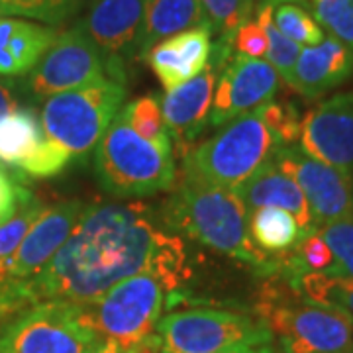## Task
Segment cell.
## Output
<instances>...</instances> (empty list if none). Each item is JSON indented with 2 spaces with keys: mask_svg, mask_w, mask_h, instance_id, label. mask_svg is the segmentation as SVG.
Masks as SVG:
<instances>
[{
  "mask_svg": "<svg viewBox=\"0 0 353 353\" xmlns=\"http://www.w3.org/2000/svg\"><path fill=\"white\" fill-rule=\"evenodd\" d=\"M139 273H157L183 289L190 279L183 240L150 204H87L71 236L38 275L0 281V318L48 301L92 303Z\"/></svg>",
  "mask_w": 353,
  "mask_h": 353,
  "instance_id": "6da1fadb",
  "label": "cell"
},
{
  "mask_svg": "<svg viewBox=\"0 0 353 353\" xmlns=\"http://www.w3.org/2000/svg\"><path fill=\"white\" fill-rule=\"evenodd\" d=\"M250 210L236 190L185 173L165 201L161 220L171 232L185 234L228 257L253 267L261 277H277L279 255H267L250 238Z\"/></svg>",
  "mask_w": 353,
  "mask_h": 353,
  "instance_id": "7a4b0ae2",
  "label": "cell"
},
{
  "mask_svg": "<svg viewBox=\"0 0 353 353\" xmlns=\"http://www.w3.org/2000/svg\"><path fill=\"white\" fill-rule=\"evenodd\" d=\"M279 353H352L353 318L306 301L285 279L269 277L255 312Z\"/></svg>",
  "mask_w": 353,
  "mask_h": 353,
  "instance_id": "3957f363",
  "label": "cell"
},
{
  "mask_svg": "<svg viewBox=\"0 0 353 353\" xmlns=\"http://www.w3.org/2000/svg\"><path fill=\"white\" fill-rule=\"evenodd\" d=\"M94 176L116 199L153 196L175 185L173 148L141 138L118 112L94 150Z\"/></svg>",
  "mask_w": 353,
  "mask_h": 353,
  "instance_id": "277c9868",
  "label": "cell"
},
{
  "mask_svg": "<svg viewBox=\"0 0 353 353\" xmlns=\"http://www.w3.org/2000/svg\"><path fill=\"white\" fill-rule=\"evenodd\" d=\"M171 283L157 273H139L108 289L101 299L81 304L88 324L126 350H138L157 338L167 303H175Z\"/></svg>",
  "mask_w": 353,
  "mask_h": 353,
  "instance_id": "5b68a950",
  "label": "cell"
},
{
  "mask_svg": "<svg viewBox=\"0 0 353 353\" xmlns=\"http://www.w3.org/2000/svg\"><path fill=\"white\" fill-rule=\"evenodd\" d=\"M281 148L257 110L228 122L214 138L194 145L183 157V171L238 190L261 167L271 163Z\"/></svg>",
  "mask_w": 353,
  "mask_h": 353,
  "instance_id": "8992f818",
  "label": "cell"
},
{
  "mask_svg": "<svg viewBox=\"0 0 353 353\" xmlns=\"http://www.w3.org/2000/svg\"><path fill=\"white\" fill-rule=\"evenodd\" d=\"M124 99L126 85L104 77L46 99L39 120L48 138L65 148L75 161H85L118 116Z\"/></svg>",
  "mask_w": 353,
  "mask_h": 353,
  "instance_id": "52a82bcc",
  "label": "cell"
},
{
  "mask_svg": "<svg viewBox=\"0 0 353 353\" xmlns=\"http://www.w3.org/2000/svg\"><path fill=\"white\" fill-rule=\"evenodd\" d=\"M161 353H224L275 345L255 314L230 308H181L157 324Z\"/></svg>",
  "mask_w": 353,
  "mask_h": 353,
  "instance_id": "ba28073f",
  "label": "cell"
},
{
  "mask_svg": "<svg viewBox=\"0 0 353 353\" xmlns=\"http://www.w3.org/2000/svg\"><path fill=\"white\" fill-rule=\"evenodd\" d=\"M101 340L81 304H32L0 324V353H92Z\"/></svg>",
  "mask_w": 353,
  "mask_h": 353,
  "instance_id": "9c48e42d",
  "label": "cell"
},
{
  "mask_svg": "<svg viewBox=\"0 0 353 353\" xmlns=\"http://www.w3.org/2000/svg\"><path fill=\"white\" fill-rule=\"evenodd\" d=\"M110 77L126 85V73L118 71L77 26L59 34L38 65L28 73V92L46 101L53 94L90 85Z\"/></svg>",
  "mask_w": 353,
  "mask_h": 353,
  "instance_id": "30bf717a",
  "label": "cell"
},
{
  "mask_svg": "<svg viewBox=\"0 0 353 353\" xmlns=\"http://www.w3.org/2000/svg\"><path fill=\"white\" fill-rule=\"evenodd\" d=\"M273 163L290 176L308 201L316 228L353 214V176L318 161L301 148H281Z\"/></svg>",
  "mask_w": 353,
  "mask_h": 353,
  "instance_id": "8fae6325",
  "label": "cell"
},
{
  "mask_svg": "<svg viewBox=\"0 0 353 353\" xmlns=\"http://www.w3.org/2000/svg\"><path fill=\"white\" fill-rule=\"evenodd\" d=\"M279 85L281 77L269 61L236 53L218 77L210 126H226L236 118L265 108L275 99Z\"/></svg>",
  "mask_w": 353,
  "mask_h": 353,
  "instance_id": "7c38bea8",
  "label": "cell"
},
{
  "mask_svg": "<svg viewBox=\"0 0 353 353\" xmlns=\"http://www.w3.org/2000/svg\"><path fill=\"white\" fill-rule=\"evenodd\" d=\"M85 206L77 199L46 206L18 250L0 259V281H26L38 275L71 236Z\"/></svg>",
  "mask_w": 353,
  "mask_h": 353,
  "instance_id": "4fadbf2b",
  "label": "cell"
},
{
  "mask_svg": "<svg viewBox=\"0 0 353 353\" xmlns=\"http://www.w3.org/2000/svg\"><path fill=\"white\" fill-rule=\"evenodd\" d=\"M301 150L353 175V90L334 94L304 114Z\"/></svg>",
  "mask_w": 353,
  "mask_h": 353,
  "instance_id": "5bb4252c",
  "label": "cell"
},
{
  "mask_svg": "<svg viewBox=\"0 0 353 353\" xmlns=\"http://www.w3.org/2000/svg\"><path fill=\"white\" fill-rule=\"evenodd\" d=\"M145 0H90L79 28L104 53L110 63L124 71V61L138 53Z\"/></svg>",
  "mask_w": 353,
  "mask_h": 353,
  "instance_id": "9a60e30c",
  "label": "cell"
},
{
  "mask_svg": "<svg viewBox=\"0 0 353 353\" xmlns=\"http://www.w3.org/2000/svg\"><path fill=\"white\" fill-rule=\"evenodd\" d=\"M218 73L220 69L210 61L202 69V73L167 90L163 97L161 110L175 157L183 159L194 148V139L199 138L204 126L210 124Z\"/></svg>",
  "mask_w": 353,
  "mask_h": 353,
  "instance_id": "2e32d148",
  "label": "cell"
},
{
  "mask_svg": "<svg viewBox=\"0 0 353 353\" xmlns=\"http://www.w3.org/2000/svg\"><path fill=\"white\" fill-rule=\"evenodd\" d=\"M212 46V28H192L155 43L143 59L161 87L171 90L202 73L210 63Z\"/></svg>",
  "mask_w": 353,
  "mask_h": 353,
  "instance_id": "e0dca14e",
  "label": "cell"
},
{
  "mask_svg": "<svg viewBox=\"0 0 353 353\" xmlns=\"http://www.w3.org/2000/svg\"><path fill=\"white\" fill-rule=\"evenodd\" d=\"M350 77H353V50L334 36H326L320 43L301 50L290 88L314 101L340 87Z\"/></svg>",
  "mask_w": 353,
  "mask_h": 353,
  "instance_id": "ac0fdd59",
  "label": "cell"
},
{
  "mask_svg": "<svg viewBox=\"0 0 353 353\" xmlns=\"http://www.w3.org/2000/svg\"><path fill=\"white\" fill-rule=\"evenodd\" d=\"M236 192L240 194V199L248 206L250 212L255 208H263V206L283 208L296 218L304 236L318 230L303 190L299 189V185L290 176L285 175L273 161L261 167Z\"/></svg>",
  "mask_w": 353,
  "mask_h": 353,
  "instance_id": "d6986e66",
  "label": "cell"
},
{
  "mask_svg": "<svg viewBox=\"0 0 353 353\" xmlns=\"http://www.w3.org/2000/svg\"><path fill=\"white\" fill-rule=\"evenodd\" d=\"M57 36L51 26L26 18H0V77L28 75Z\"/></svg>",
  "mask_w": 353,
  "mask_h": 353,
  "instance_id": "ffe728a7",
  "label": "cell"
},
{
  "mask_svg": "<svg viewBox=\"0 0 353 353\" xmlns=\"http://www.w3.org/2000/svg\"><path fill=\"white\" fill-rule=\"evenodd\" d=\"M192 28H212L201 0H145L138 55L145 57L155 43Z\"/></svg>",
  "mask_w": 353,
  "mask_h": 353,
  "instance_id": "44dd1931",
  "label": "cell"
},
{
  "mask_svg": "<svg viewBox=\"0 0 353 353\" xmlns=\"http://www.w3.org/2000/svg\"><path fill=\"white\" fill-rule=\"evenodd\" d=\"M46 138L41 120L34 108L20 106L0 120V163L18 171L32 155H36Z\"/></svg>",
  "mask_w": 353,
  "mask_h": 353,
  "instance_id": "7402d4cb",
  "label": "cell"
},
{
  "mask_svg": "<svg viewBox=\"0 0 353 353\" xmlns=\"http://www.w3.org/2000/svg\"><path fill=\"white\" fill-rule=\"evenodd\" d=\"M248 226L252 241L267 255L290 252L304 238L296 218L287 210L273 206L252 210L248 218Z\"/></svg>",
  "mask_w": 353,
  "mask_h": 353,
  "instance_id": "603a6c76",
  "label": "cell"
},
{
  "mask_svg": "<svg viewBox=\"0 0 353 353\" xmlns=\"http://www.w3.org/2000/svg\"><path fill=\"white\" fill-rule=\"evenodd\" d=\"M306 301L336 308L353 318V279L330 277L326 273H303L289 283Z\"/></svg>",
  "mask_w": 353,
  "mask_h": 353,
  "instance_id": "cb8c5ba5",
  "label": "cell"
},
{
  "mask_svg": "<svg viewBox=\"0 0 353 353\" xmlns=\"http://www.w3.org/2000/svg\"><path fill=\"white\" fill-rule=\"evenodd\" d=\"M273 8V22L299 46H316L326 38L324 28L316 22L306 0H267Z\"/></svg>",
  "mask_w": 353,
  "mask_h": 353,
  "instance_id": "d4e9b609",
  "label": "cell"
},
{
  "mask_svg": "<svg viewBox=\"0 0 353 353\" xmlns=\"http://www.w3.org/2000/svg\"><path fill=\"white\" fill-rule=\"evenodd\" d=\"M273 8L267 0H261L259 6H257V24L261 26V30L265 32V38H267V61L275 67V71L279 77L287 83L290 87V81H292V73H294V65L296 59L301 55V46L294 43L292 39H289L281 30H279L275 22H273Z\"/></svg>",
  "mask_w": 353,
  "mask_h": 353,
  "instance_id": "484cf974",
  "label": "cell"
},
{
  "mask_svg": "<svg viewBox=\"0 0 353 353\" xmlns=\"http://www.w3.org/2000/svg\"><path fill=\"white\" fill-rule=\"evenodd\" d=\"M120 114L141 138L150 139L157 145L173 148L169 130H167V124H165L161 102H159L157 97H150V94L139 97L136 101L130 102L126 108H122Z\"/></svg>",
  "mask_w": 353,
  "mask_h": 353,
  "instance_id": "4316f807",
  "label": "cell"
},
{
  "mask_svg": "<svg viewBox=\"0 0 353 353\" xmlns=\"http://www.w3.org/2000/svg\"><path fill=\"white\" fill-rule=\"evenodd\" d=\"M81 2L83 0H0V10L39 24L57 26L79 12Z\"/></svg>",
  "mask_w": 353,
  "mask_h": 353,
  "instance_id": "83f0119b",
  "label": "cell"
},
{
  "mask_svg": "<svg viewBox=\"0 0 353 353\" xmlns=\"http://www.w3.org/2000/svg\"><path fill=\"white\" fill-rule=\"evenodd\" d=\"M328 243L334 263L324 273L330 277L353 279V214L328 222L316 230Z\"/></svg>",
  "mask_w": 353,
  "mask_h": 353,
  "instance_id": "f1b7e54d",
  "label": "cell"
},
{
  "mask_svg": "<svg viewBox=\"0 0 353 353\" xmlns=\"http://www.w3.org/2000/svg\"><path fill=\"white\" fill-rule=\"evenodd\" d=\"M212 32L220 36V41L234 43V36L241 26L250 20L253 0H201Z\"/></svg>",
  "mask_w": 353,
  "mask_h": 353,
  "instance_id": "f546056e",
  "label": "cell"
},
{
  "mask_svg": "<svg viewBox=\"0 0 353 353\" xmlns=\"http://www.w3.org/2000/svg\"><path fill=\"white\" fill-rule=\"evenodd\" d=\"M306 4L328 36L353 50V0H306Z\"/></svg>",
  "mask_w": 353,
  "mask_h": 353,
  "instance_id": "4dcf8cb0",
  "label": "cell"
},
{
  "mask_svg": "<svg viewBox=\"0 0 353 353\" xmlns=\"http://www.w3.org/2000/svg\"><path fill=\"white\" fill-rule=\"evenodd\" d=\"M259 112L267 128L271 130V134L279 139L283 148H289L301 138L303 118L292 102H269Z\"/></svg>",
  "mask_w": 353,
  "mask_h": 353,
  "instance_id": "1f68e13d",
  "label": "cell"
},
{
  "mask_svg": "<svg viewBox=\"0 0 353 353\" xmlns=\"http://www.w3.org/2000/svg\"><path fill=\"white\" fill-rule=\"evenodd\" d=\"M73 161L71 153L59 143H55L53 139L46 138V141L39 145L36 155H32L18 171L22 175L36 176V179H48V176H55L63 173L67 165Z\"/></svg>",
  "mask_w": 353,
  "mask_h": 353,
  "instance_id": "d6a6232c",
  "label": "cell"
},
{
  "mask_svg": "<svg viewBox=\"0 0 353 353\" xmlns=\"http://www.w3.org/2000/svg\"><path fill=\"white\" fill-rule=\"evenodd\" d=\"M43 208L46 206L38 199H34L30 204H26L12 220H8L6 224L0 226V259H6L8 255H12L18 250V245L22 243L26 234L34 226V222L38 220Z\"/></svg>",
  "mask_w": 353,
  "mask_h": 353,
  "instance_id": "836d02e7",
  "label": "cell"
},
{
  "mask_svg": "<svg viewBox=\"0 0 353 353\" xmlns=\"http://www.w3.org/2000/svg\"><path fill=\"white\" fill-rule=\"evenodd\" d=\"M22 176H16L14 181L0 187V226L12 220L26 204L34 201V192L22 183Z\"/></svg>",
  "mask_w": 353,
  "mask_h": 353,
  "instance_id": "e575fe53",
  "label": "cell"
},
{
  "mask_svg": "<svg viewBox=\"0 0 353 353\" xmlns=\"http://www.w3.org/2000/svg\"><path fill=\"white\" fill-rule=\"evenodd\" d=\"M234 48L238 53L248 55V57H255V59L265 57L267 55V38H265L261 26L253 20H248L234 36Z\"/></svg>",
  "mask_w": 353,
  "mask_h": 353,
  "instance_id": "d590c367",
  "label": "cell"
},
{
  "mask_svg": "<svg viewBox=\"0 0 353 353\" xmlns=\"http://www.w3.org/2000/svg\"><path fill=\"white\" fill-rule=\"evenodd\" d=\"M92 353H161V345H159V338H155V340L148 341L145 345L138 347V350H126L114 340L102 338L101 343L92 350Z\"/></svg>",
  "mask_w": 353,
  "mask_h": 353,
  "instance_id": "8d00e7d4",
  "label": "cell"
},
{
  "mask_svg": "<svg viewBox=\"0 0 353 353\" xmlns=\"http://www.w3.org/2000/svg\"><path fill=\"white\" fill-rule=\"evenodd\" d=\"M20 108L16 85L6 77H0V120Z\"/></svg>",
  "mask_w": 353,
  "mask_h": 353,
  "instance_id": "74e56055",
  "label": "cell"
},
{
  "mask_svg": "<svg viewBox=\"0 0 353 353\" xmlns=\"http://www.w3.org/2000/svg\"><path fill=\"white\" fill-rule=\"evenodd\" d=\"M20 175H22L20 171H16V169L8 171L4 165L0 163V187H2V185H6V183H10V181H14L16 176H20Z\"/></svg>",
  "mask_w": 353,
  "mask_h": 353,
  "instance_id": "f35d334b",
  "label": "cell"
},
{
  "mask_svg": "<svg viewBox=\"0 0 353 353\" xmlns=\"http://www.w3.org/2000/svg\"><path fill=\"white\" fill-rule=\"evenodd\" d=\"M224 353H279L275 345H267V347H255V350H236V352H224Z\"/></svg>",
  "mask_w": 353,
  "mask_h": 353,
  "instance_id": "ab89813d",
  "label": "cell"
},
{
  "mask_svg": "<svg viewBox=\"0 0 353 353\" xmlns=\"http://www.w3.org/2000/svg\"><path fill=\"white\" fill-rule=\"evenodd\" d=\"M0 14H2V10H0Z\"/></svg>",
  "mask_w": 353,
  "mask_h": 353,
  "instance_id": "60d3db41",
  "label": "cell"
},
{
  "mask_svg": "<svg viewBox=\"0 0 353 353\" xmlns=\"http://www.w3.org/2000/svg\"><path fill=\"white\" fill-rule=\"evenodd\" d=\"M352 353H353V350H352Z\"/></svg>",
  "mask_w": 353,
  "mask_h": 353,
  "instance_id": "b9f144b4",
  "label": "cell"
}]
</instances>
